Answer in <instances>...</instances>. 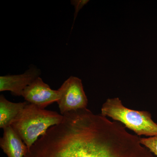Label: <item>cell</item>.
Instances as JSON below:
<instances>
[{"mask_svg":"<svg viewBox=\"0 0 157 157\" xmlns=\"http://www.w3.org/2000/svg\"><path fill=\"white\" fill-rule=\"evenodd\" d=\"M24 157H137V139L117 121L78 109L63 115Z\"/></svg>","mask_w":157,"mask_h":157,"instance_id":"1","label":"cell"},{"mask_svg":"<svg viewBox=\"0 0 157 157\" xmlns=\"http://www.w3.org/2000/svg\"><path fill=\"white\" fill-rule=\"evenodd\" d=\"M63 118V116L55 111L41 109L28 103L11 126L29 149L39 136L45 135L51 127L61 122Z\"/></svg>","mask_w":157,"mask_h":157,"instance_id":"2","label":"cell"},{"mask_svg":"<svg viewBox=\"0 0 157 157\" xmlns=\"http://www.w3.org/2000/svg\"><path fill=\"white\" fill-rule=\"evenodd\" d=\"M101 115L120 122L137 135L157 136V124L146 111H138L127 108L118 98H109L103 104Z\"/></svg>","mask_w":157,"mask_h":157,"instance_id":"3","label":"cell"},{"mask_svg":"<svg viewBox=\"0 0 157 157\" xmlns=\"http://www.w3.org/2000/svg\"><path fill=\"white\" fill-rule=\"evenodd\" d=\"M58 90L60 98L57 103L62 115L70 111L86 108L87 98L80 78L70 76Z\"/></svg>","mask_w":157,"mask_h":157,"instance_id":"4","label":"cell"},{"mask_svg":"<svg viewBox=\"0 0 157 157\" xmlns=\"http://www.w3.org/2000/svg\"><path fill=\"white\" fill-rule=\"evenodd\" d=\"M22 96L29 104L42 109L54 102H57L60 98L58 90L52 89L40 77L26 88Z\"/></svg>","mask_w":157,"mask_h":157,"instance_id":"5","label":"cell"},{"mask_svg":"<svg viewBox=\"0 0 157 157\" xmlns=\"http://www.w3.org/2000/svg\"><path fill=\"white\" fill-rule=\"evenodd\" d=\"M41 71L36 68H31L19 75L0 76V91H9L13 95L22 96L26 88L40 77Z\"/></svg>","mask_w":157,"mask_h":157,"instance_id":"6","label":"cell"},{"mask_svg":"<svg viewBox=\"0 0 157 157\" xmlns=\"http://www.w3.org/2000/svg\"><path fill=\"white\" fill-rule=\"evenodd\" d=\"M0 147L8 157H24L28 148L21 138L10 126L3 129Z\"/></svg>","mask_w":157,"mask_h":157,"instance_id":"7","label":"cell"},{"mask_svg":"<svg viewBox=\"0 0 157 157\" xmlns=\"http://www.w3.org/2000/svg\"><path fill=\"white\" fill-rule=\"evenodd\" d=\"M28 102L13 103L8 101L3 95L0 96V128L10 126Z\"/></svg>","mask_w":157,"mask_h":157,"instance_id":"8","label":"cell"},{"mask_svg":"<svg viewBox=\"0 0 157 157\" xmlns=\"http://www.w3.org/2000/svg\"><path fill=\"white\" fill-rule=\"evenodd\" d=\"M140 142L157 156V135L148 138H140Z\"/></svg>","mask_w":157,"mask_h":157,"instance_id":"9","label":"cell"},{"mask_svg":"<svg viewBox=\"0 0 157 157\" xmlns=\"http://www.w3.org/2000/svg\"><path fill=\"white\" fill-rule=\"evenodd\" d=\"M89 2V1H88V0H73V1H71V4L75 8L73 24H74L75 19H76V17H77L78 12L84 7V6H85Z\"/></svg>","mask_w":157,"mask_h":157,"instance_id":"10","label":"cell"}]
</instances>
